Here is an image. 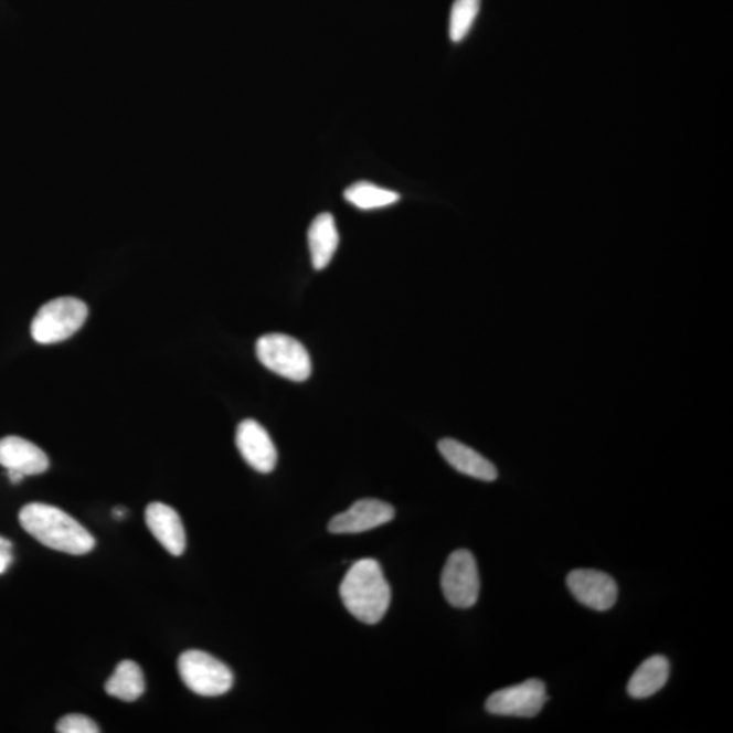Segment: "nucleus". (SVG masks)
<instances>
[{
	"mask_svg": "<svg viewBox=\"0 0 733 733\" xmlns=\"http://www.w3.org/2000/svg\"><path fill=\"white\" fill-rule=\"evenodd\" d=\"M22 529L44 546L67 554L91 553L96 540L68 513L43 502H32L20 512Z\"/></svg>",
	"mask_w": 733,
	"mask_h": 733,
	"instance_id": "nucleus-1",
	"label": "nucleus"
},
{
	"mask_svg": "<svg viewBox=\"0 0 733 733\" xmlns=\"http://www.w3.org/2000/svg\"><path fill=\"white\" fill-rule=\"evenodd\" d=\"M340 596L347 610L366 625L381 623L392 601L382 566L372 559L359 560L350 567L342 578Z\"/></svg>",
	"mask_w": 733,
	"mask_h": 733,
	"instance_id": "nucleus-2",
	"label": "nucleus"
},
{
	"mask_svg": "<svg viewBox=\"0 0 733 733\" xmlns=\"http://www.w3.org/2000/svg\"><path fill=\"white\" fill-rule=\"evenodd\" d=\"M87 316V306L81 299H53L41 307L33 319V340L43 346L66 341L84 327Z\"/></svg>",
	"mask_w": 733,
	"mask_h": 733,
	"instance_id": "nucleus-3",
	"label": "nucleus"
},
{
	"mask_svg": "<svg viewBox=\"0 0 733 733\" xmlns=\"http://www.w3.org/2000/svg\"><path fill=\"white\" fill-rule=\"evenodd\" d=\"M256 352L265 369L286 380L304 382L311 375L310 354L291 336L270 333L259 337Z\"/></svg>",
	"mask_w": 733,
	"mask_h": 733,
	"instance_id": "nucleus-4",
	"label": "nucleus"
},
{
	"mask_svg": "<svg viewBox=\"0 0 733 733\" xmlns=\"http://www.w3.org/2000/svg\"><path fill=\"white\" fill-rule=\"evenodd\" d=\"M179 672L182 682L193 693L203 697H217L233 688V671L203 650H187L180 656Z\"/></svg>",
	"mask_w": 733,
	"mask_h": 733,
	"instance_id": "nucleus-5",
	"label": "nucleus"
},
{
	"mask_svg": "<svg viewBox=\"0 0 733 733\" xmlns=\"http://www.w3.org/2000/svg\"><path fill=\"white\" fill-rule=\"evenodd\" d=\"M442 591L452 606L470 608L480 596V575L475 555L469 550H455L442 572Z\"/></svg>",
	"mask_w": 733,
	"mask_h": 733,
	"instance_id": "nucleus-6",
	"label": "nucleus"
},
{
	"mask_svg": "<svg viewBox=\"0 0 733 733\" xmlns=\"http://www.w3.org/2000/svg\"><path fill=\"white\" fill-rule=\"evenodd\" d=\"M548 700L545 683L529 679L489 695L485 709L496 716L531 719L541 713Z\"/></svg>",
	"mask_w": 733,
	"mask_h": 733,
	"instance_id": "nucleus-7",
	"label": "nucleus"
},
{
	"mask_svg": "<svg viewBox=\"0 0 733 733\" xmlns=\"http://www.w3.org/2000/svg\"><path fill=\"white\" fill-rule=\"evenodd\" d=\"M567 588L582 605L596 612H607L616 605L618 585L610 575L595 570L572 571L566 577Z\"/></svg>",
	"mask_w": 733,
	"mask_h": 733,
	"instance_id": "nucleus-8",
	"label": "nucleus"
},
{
	"mask_svg": "<svg viewBox=\"0 0 733 733\" xmlns=\"http://www.w3.org/2000/svg\"><path fill=\"white\" fill-rule=\"evenodd\" d=\"M394 516V508L387 502L362 499L330 520L328 529L332 534H359L392 522Z\"/></svg>",
	"mask_w": 733,
	"mask_h": 733,
	"instance_id": "nucleus-9",
	"label": "nucleus"
},
{
	"mask_svg": "<svg viewBox=\"0 0 733 733\" xmlns=\"http://www.w3.org/2000/svg\"><path fill=\"white\" fill-rule=\"evenodd\" d=\"M236 447L254 470L267 475L275 469L277 450L267 429L256 419H244L236 428Z\"/></svg>",
	"mask_w": 733,
	"mask_h": 733,
	"instance_id": "nucleus-10",
	"label": "nucleus"
},
{
	"mask_svg": "<svg viewBox=\"0 0 733 733\" xmlns=\"http://www.w3.org/2000/svg\"><path fill=\"white\" fill-rule=\"evenodd\" d=\"M0 465L25 477L39 476L50 469V458L32 442L20 436H6L0 440Z\"/></svg>",
	"mask_w": 733,
	"mask_h": 733,
	"instance_id": "nucleus-11",
	"label": "nucleus"
},
{
	"mask_svg": "<svg viewBox=\"0 0 733 733\" xmlns=\"http://www.w3.org/2000/svg\"><path fill=\"white\" fill-rule=\"evenodd\" d=\"M146 523L156 540L170 554L181 555L185 552V529H183L179 513L173 508L163 502H151L146 508Z\"/></svg>",
	"mask_w": 733,
	"mask_h": 733,
	"instance_id": "nucleus-12",
	"label": "nucleus"
},
{
	"mask_svg": "<svg viewBox=\"0 0 733 733\" xmlns=\"http://www.w3.org/2000/svg\"><path fill=\"white\" fill-rule=\"evenodd\" d=\"M437 448L447 464L465 476L487 482L495 481L499 476L498 469L490 460L464 443L447 437L439 442Z\"/></svg>",
	"mask_w": 733,
	"mask_h": 733,
	"instance_id": "nucleus-13",
	"label": "nucleus"
},
{
	"mask_svg": "<svg viewBox=\"0 0 733 733\" xmlns=\"http://www.w3.org/2000/svg\"><path fill=\"white\" fill-rule=\"evenodd\" d=\"M307 240H309L312 267L317 270L327 268L340 242L334 217L328 212L319 214L311 223Z\"/></svg>",
	"mask_w": 733,
	"mask_h": 733,
	"instance_id": "nucleus-14",
	"label": "nucleus"
},
{
	"mask_svg": "<svg viewBox=\"0 0 733 733\" xmlns=\"http://www.w3.org/2000/svg\"><path fill=\"white\" fill-rule=\"evenodd\" d=\"M670 677V663L661 655H655L637 668L628 683V693L636 700L648 699L665 688Z\"/></svg>",
	"mask_w": 733,
	"mask_h": 733,
	"instance_id": "nucleus-15",
	"label": "nucleus"
},
{
	"mask_svg": "<svg viewBox=\"0 0 733 733\" xmlns=\"http://www.w3.org/2000/svg\"><path fill=\"white\" fill-rule=\"evenodd\" d=\"M105 690L115 699L134 702L140 699L146 691L144 671L135 661L124 660L106 682Z\"/></svg>",
	"mask_w": 733,
	"mask_h": 733,
	"instance_id": "nucleus-16",
	"label": "nucleus"
},
{
	"mask_svg": "<svg viewBox=\"0 0 733 733\" xmlns=\"http://www.w3.org/2000/svg\"><path fill=\"white\" fill-rule=\"evenodd\" d=\"M344 198L348 203L363 211L384 209V206L397 203L401 199L397 192L365 181L353 183L344 192Z\"/></svg>",
	"mask_w": 733,
	"mask_h": 733,
	"instance_id": "nucleus-17",
	"label": "nucleus"
},
{
	"mask_svg": "<svg viewBox=\"0 0 733 733\" xmlns=\"http://www.w3.org/2000/svg\"><path fill=\"white\" fill-rule=\"evenodd\" d=\"M481 0H455L448 33L453 43H460L467 38L480 13Z\"/></svg>",
	"mask_w": 733,
	"mask_h": 733,
	"instance_id": "nucleus-18",
	"label": "nucleus"
},
{
	"mask_svg": "<svg viewBox=\"0 0 733 733\" xmlns=\"http://www.w3.org/2000/svg\"><path fill=\"white\" fill-rule=\"evenodd\" d=\"M56 731L61 733H97L98 725L92 719L82 714H67L59 720Z\"/></svg>",
	"mask_w": 733,
	"mask_h": 733,
	"instance_id": "nucleus-19",
	"label": "nucleus"
},
{
	"mask_svg": "<svg viewBox=\"0 0 733 733\" xmlns=\"http://www.w3.org/2000/svg\"><path fill=\"white\" fill-rule=\"evenodd\" d=\"M11 550H13L11 542L0 537V575H3L9 570L11 563H13V552Z\"/></svg>",
	"mask_w": 733,
	"mask_h": 733,
	"instance_id": "nucleus-20",
	"label": "nucleus"
},
{
	"mask_svg": "<svg viewBox=\"0 0 733 733\" xmlns=\"http://www.w3.org/2000/svg\"><path fill=\"white\" fill-rule=\"evenodd\" d=\"M127 510H124V508H116L114 516L118 519H121L126 517Z\"/></svg>",
	"mask_w": 733,
	"mask_h": 733,
	"instance_id": "nucleus-21",
	"label": "nucleus"
}]
</instances>
